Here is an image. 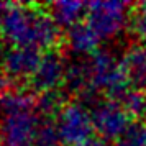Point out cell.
Instances as JSON below:
<instances>
[{
    "mask_svg": "<svg viewBox=\"0 0 146 146\" xmlns=\"http://www.w3.org/2000/svg\"><path fill=\"white\" fill-rule=\"evenodd\" d=\"M79 146H105V141L100 138H90L89 141H86V143H82Z\"/></svg>",
    "mask_w": 146,
    "mask_h": 146,
    "instance_id": "obj_17",
    "label": "cell"
},
{
    "mask_svg": "<svg viewBox=\"0 0 146 146\" xmlns=\"http://www.w3.org/2000/svg\"><path fill=\"white\" fill-rule=\"evenodd\" d=\"M41 56L36 49L28 48H10L0 58V66L3 69L5 76L10 79H21L27 76H33L35 69L40 62Z\"/></svg>",
    "mask_w": 146,
    "mask_h": 146,
    "instance_id": "obj_8",
    "label": "cell"
},
{
    "mask_svg": "<svg viewBox=\"0 0 146 146\" xmlns=\"http://www.w3.org/2000/svg\"><path fill=\"white\" fill-rule=\"evenodd\" d=\"M89 67V84L95 95L104 92L110 100H118L130 89L131 80L128 77L123 59L120 61L110 51L100 49L87 59Z\"/></svg>",
    "mask_w": 146,
    "mask_h": 146,
    "instance_id": "obj_2",
    "label": "cell"
},
{
    "mask_svg": "<svg viewBox=\"0 0 146 146\" xmlns=\"http://www.w3.org/2000/svg\"><path fill=\"white\" fill-rule=\"evenodd\" d=\"M117 102L121 104V107L130 113V117H143L146 115V89H128Z\"/></svg>",
    "mask_w": 146,
    "mask_h": 146,
    "instance_id": "obj_12",
    "label": "cell"
},
{
    "mask_svg": "<svg viewBox=\"0 0 146 146\" xmlns=\"http://www.w3.org/2000/svg\"><path fill=\"white\" fill-rule=\"evenodd\" d=\"M100 43V38L94 33V30L86 21L72 27L67 31V44L69 49L74 54H89L92 56L97 53V46Z\"/></svg>",
    "mask_w": 146,
    "mask_h": 146,
    "instance_id": "obj_10",
    "label": "cell"
},
{
    "mask_svg": "<svg viewBox=\"0 0 146 146\" xmlns=\"http://www.w3.org/2000/svg\"><path fill=\"white\" fill-rule=\"evenodd\" d=\"M94 130L99 133L100 139H120L125 135L131 123V117L117 100H104L99 102L92 110Z\"/></svg>",
    "mask_w": 146,
    "mask_h": 146,
    "instance_id": "obj_6",
    "label": "cell"
},
{
    "mask_svg": "<svg viewBox=\"0 0 146 146\" xmlns=\"http://www.w3.org/2000/svg\"><path fill=\"white\" fill-rule=\"evenodd\" d=\"M125 2H90L87 3L86 23L100 40H112L125 30L130 17Z\"/></svg>",
    "mask_w": 146,
    "mask_h": 146,
    "instance_id": "obj_3",
    "label": "cell"
},
{
    "mask_svg": "<svg viewBox=\"0 0 146 146\" xmlns=\"http://www.w3.org/2000/svg\"><path fill=\"white\" fill-rule=\"evenodd\" d=\"M61 138L58 135L54 121H41L35 146H59Z\"/></svg>",
    "mask_w": 146,
    "mask_h": 146,
    "instance_id": "obj_14",
    "label": "cell"
},
{
    "mask_svg": "<svg viewBox=\"0 0 146 146\" xmlns=\"http://www.w3.org/2000/svg\"><path fill=\"white\" fill-rule=\"evenodd\" d=\"M133 35L138 38L143 44H146V2L136 7L131 18Z\"/></svg>",
    "mask_w": 146,
    "mask_h": 146,
    "instance_id": "obj_16",
    "label": "cell"
},
{
    "mask_svg": "<svg viewBox=\"0 0 146 146\" xmlns=\"http://www.w3.org/2000/svg\"><path fill=\"white\" fill-rule=\"evenodd\" d=\"M0 33L12 48L51 49L58 43L59 27L40 8L21 3H0Z\"/></svg>",
    "mask_w": 146,
    "mask_h": 146,
    "instance_id": "obj_1",
    "label": "cell"
},
{
    "mask_svg": "<svg viewBox=\"0 0 146 146\" xmlns=\"http://www.w3.org/2000/svg\"><path fill=\"white\" fill-rule=\"evenodd\" d=\"M56 130L61 143L66 146H79L92 138V113L80 102H69L56 115Z\"/></svg>",
    "mask_w": 146,
    "mask_h": 146,
    "instance_id": "obj_5",
    "label": "cell"
},
{
    "mask_svg": "<svg viewBox=\"0 0 146 146\" xmlns=\"http://www.w3.org/2000/svg\"><path fill=\"white\" fill-rule=\"evenodd\" d=\"M66 74L67 66L64 58L59 53L49 51L41 56L33 76L30 77L31 87L41 94L54 92L62 82H66Z\"/></svg>",
    "mask_w": 146,
    "mask_h": 146,
    "instance_id": "obj_7",
    "label": "cell"
},
{
    "mask_svg": "<svg viewBox=\"0 0 146 146\" xmlns=\"http://www.w3.org/2000/svg\"><path fill=\"white\" fill-rule=\"evenodd\" d=\"M113 146H146V125L133 123L130 130L117 139Z\"/></svg>",
    "mask_w": 146,
    "mask_h": 146,
    "instance_id": "obj_13",
    "label": "cell"
},
{
    "mask_svg": "<svg viewBox=\"0 0 146 146\" xmlns=\"http://www.w3.org/2000/svg\"><path fill=\"white\" fill-rule=\"evenodd\" d=\"M38 108L0 113V146H35L41 121Z\"/></svg>",
    "mask_w": 146,
    "mask_h": 146,
    "instance_id": "obj_4",
    "label": "cell"
},
{
    "mask_svg": "<svg viewBox=\"0 0 146 146\" xmlns=\"http://www.w3.org/2000/svg\"><path fill=\"white\" fill-rule=\"evenodd\" d=\"M64 107L62 102V95L58 90L54 92H46L41 94L38 99V112L44 113V115H51V113H59V110Z\"/></svg>",
    "mask_w": 146,
    "mask_h": 146,
    "instance_id": "obj_15",
    "label": "cell"
},
{
    "mask_svg": "<svg viewBox=\"0 0 146 146\" xmlns=\"http://www.w3.org/2000/svg\"><path fill=\"white\" fill-rule=\"evenodd\" d=\"M49 10H51L49 15L53 17L58 27L71 30L72 27L79 25L82 17L87 15V3L74 2V0H61L51 3Z\"/></svg>",
    "mask_w": 146,
    "mask_h": 146,
    "instance_id": "obj_9",
    "label": "cell"
},
{
    "mask_svg": "<svg viewBox=\"0 0 146 146\" xmlns=\"http://www.w3.org/2000/svg\"><path fill=\"white\" fill-rule=\"evenodd\" d=\"M128 77L139 89H146V44L133 46L123 58Z\"/></svg>",
    "mask_w": 146,
    "mask_h": 146,
    "instance_id": "obj_11",
    "label": "cell"
}]
</instances>
